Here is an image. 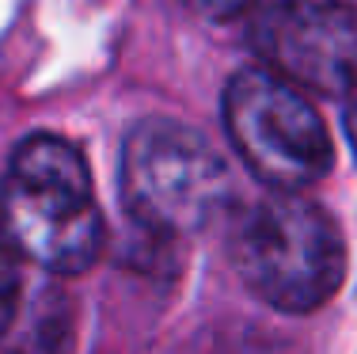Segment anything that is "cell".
<instances>
[{
	"label": "cell",
	"mask_w": 357,
	"mask_h": 354,
	"mask_svg": "<svg viewBox=\"0 0 357 354\" xmlns=\"http://www.w3.org/2000/svg\"><path fill=\"white\" fill-rule=\"evenodd\" d=\"M0 233L50 274H84L107 240L84 153L57 133L15 145L0 183Z\"/></svg>",
	"instance_id": "cell-1"
},
{
	"label": "cell",
	"mask_w": 357,
	"mask_h": 354,
	"mask_svg": "<svg viewBox=\"0 0 357 354\" xmlns=\"http://www.w3.org/2000/svg\"><path fill=\"white\" fill-rule=\"evenodd\" d=\"M236 274L278 313H312L346 282L338 221L301 195H270L236 214L228 233Z\"/></svg>",
	"instance_id": "cell-2"
},
{
	"label": "cell",
	"mask_w": 357,
	"mask_h": 354,
	"mask_svg": "<svg viewBox=\"0 0 357 354\" xmlns=\"http://www.w3.org/2000/svg\"><path fill=\"white\" fill-rule=\"evenodd\" d=\"M122 202L149 233L186 236L232 206V172L198 130L175 118H144L122 141Z\"/></svg>",
	"instance_id": "cell-3"
},
{
	"label": "cell",
	"mask_w": 357,
	"mask_h": 354,
	"mask_svg": "<svg viewBox=\"0 0 357 354\" xmlns=\"http://www.w3.org/2000/svg\"><path fill=\"white\" fill-rule=\"evenodd\" d=\"M220 115L243 168L278 195H301L335 164L331 133L312 99L262 65L228 80Z\"/></svg>",
	"instance_id": "cell-4"
},
{
	"label": "cell",
	"mask_w": 357,
	"mask_h": 354,
	"mask_svg": "<svg viewBox=\"0 0 357 354\" xmlns=\"http://www.w3.org/2000/svg\"><path fill=\"white\" fill-rule=\"evenodd\" d=\"M248 42L262 69L316 96L357 91V8L338 0H285L259 8Z\"/></svg>",
	"instance_id": "cell-5"
},
{
	"label": "cell",
	"mask_w": 357,
	"mask_h": 354,
	"mask_svg": "<svg viewBox=\"0 0 357 354\" xmlns=\"http://www.w3.org/2000/svg\"><path fill=\"white\" fill-rule=\"evenodd\" d=\"M20 293H23V274H20V256L0 233V335L12 332L20 316Z\"/></svg>",
	"instance_id": "cell-6"
},
{
	"label": "cell",
	"mask_w": 357,
	"mask_h": 354,
	"mask_svg": "<svg viewBox=\"0 0 357 354\" xmlns=\"http://www.w3.org/2000/svg\"><path fill=\"white\" fill-rule=\"evenodd\" d=\"M198 15H209V20H232V15H243L251 12L255 4L262 0H186Z\"/></svg>",
	"instance_id": "cell-7"
},
{
	"label": "cell",
	"mask_w": 357,
	"mask_h": 354,
	"mask_svg": "<svg viewBox=\"0 0 357 354\" xmlns=\"http://www.w3.org/2000/svg\"><path fill=\"white\" fill-rule=\"evenodd\" d=\"M342 126H346V138H350V145H354V156H357V91H354L350 107H346V118H342Z\"/></svg>",
	"instance_id": "cell-8"
}]
</instances>
